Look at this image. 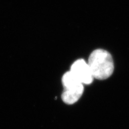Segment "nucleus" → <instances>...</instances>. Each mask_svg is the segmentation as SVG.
<instances>
[{
    "instance_id": "obj_1",
    "label": "nucleus",
    "mask_w": 129,
    "mask_h": 129,
    "mask_svg": "<svg viewBox=\"0 0 129 129\" xmlns=\"http://www.w3.org/2000/svg\"><path fill=\"white\" fill-rule=\"evenodd\" d=\"M88 64L93 78L98 80L107 79L112 74L114 64L109 52L103 50L97 49L90 54Z\"/></svg>"
},
{
    "instance_id": "obj_3",
    "label": "nucleus",
    "mask_w": 129,
    "mask_h": 129,
    "mask_svg": "<svg viewBox=\"0 0 129 129\" xmlns=\"http://www.w3.org/2000/svg\"><path fill=\"white\" fill-rule=\"evenodd\" d=\"M83 91V86L73 90H64L61 95L62 100L66 104H72L78 101L81 97Z\"/></svg>"
},
{
    "instance_id": "obj_2",
    "label": "nucleus",
    "mask_w": 129,
    "mask_h": 129,
    "mask_svg": "<svg viewBox=\"0 0 129 129\" xmlns=\"http://www.w3.org/2000/svg\"><path fill=\"white\" fill-rule=\"evenodd\" d=\"M83 84H89L93 81L89 66L83 59H79L71 66V71Z\"/></svg>"
}]
</instances>
